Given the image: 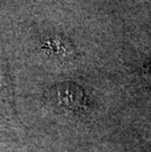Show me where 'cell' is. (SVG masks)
<instances>
[{
    "instance_id": "1",
    "label": "cell",
    "mask_w": 151,
    "mask_h": 152,
    "mask_svg": "<svg viewBox=\"0 0 151 152\" xmlns=\"http://www.w3.org/2000/svg\"><path fill=\"white\" fill-rule=\"evenodd\" d=\"M0 116L5 119H17L15 92L8 68L0 64Z\"/></svg>"
}]
</instances>
